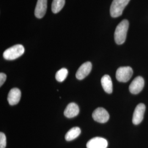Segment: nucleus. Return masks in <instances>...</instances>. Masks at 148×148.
Instances as JSON below:
<instances>
[{
    "label": "nucleus",
    "mask_w": 148,
    "mask_h": 148,
    "mask_svg": "<svg viewBox=\"0 0 148 148\" xmlns=\"http://www.w3.org/2000/svg\"><path fill=\"white\" fill-rule=\"evenodd\" d=\"M129 22L126 19L123 20L117 26L114 34V38L117 45H122L125 42Z\"/></svg>",
    "instance_id": "1"
},
{
    "label": "nucleus",
    "mask_w": 148,
    "mask_h": 148,
    "mask_svg": "<svg viewBox=\"0 0 148 148\" xmlns=\"http://www.w3.org/2000/svg\"><path fill=\"white\" fill-rule=\"evenodd\" d=\"M25 52V49L21 45H16L7 49L3 54V58L8 60H13L18 58Z\"/></svg>",
    "instance_id": "2"
},
{
    "label": "nucleus",
    "mask_w": 148,
    "mask_h": 148,
    "mask_svg": "<svg viewBox=\"0 0 148 148\" xmlns=\"http://www.w3.org/2000/svg\"><path fill=\"white\" fill-rule=\"evenodd\" d=\"M130 0H113L110 7V15L113 18H117L122 14V12Z\"/></svg>",
    "instance_id": "3"
},
{
    "label": "nucleus",
    "mask_w": 148,
    "mask_h": 148,
    "mask_svg": "<svg viewBox=\"0 0 148 148\" xmlns=\"http://www.w3.org/2000/svg\"><path fill=\"white\" fill-rule=\"evenodd\" d=\"M133 69L130 66H122L117 70L116 79L121 82H127L132 76Z\"/></svg>",
    "instance_id": "4"
},
{
    "label": "nucleus",
    "mask_w": 148,
    "mask_h": 148,
    "mask_svg": "<svg viewBox=\"0 0 148 148\" xmlns=\"http://www.w3.org/2000/svg\"><path fill=\"white\" fill-rule=\"evenodd\" d=\"M92 117L95 121L104 123L109 120V114L105 109L103 108H98L93 111Z\"/></svg>",
    "instance_id": "5"
},
{
    "label": "nucleus",
    "mask_w": 148,
    "mask_h": 148,
    "mask_svg": "<svg viewBox=\"0 0 148 148\" xmlns=\"http://www.w3.org/2000/svg\"><path fill=\"white\" fill-rule=\"evenodd\" d=\"M144 80L141 76H138L133 80L132 82L130 85L129 90L130 92L134 95L139 93L144 88Z\"/></svg>",
    "instance_id": "6"
},
{
    "label": "nucleus",
    "mask_w": 148,
    "mask_h": 148,
    "mask_svg": "<svg viewBox=\"0 0 148 148\" xmlns=\"http://www.w3.org/2000/svg\"><path fill=\"white\" fill-rule=\"evenodd\" d=\"M145 111V106L143 104H139L136 108L133 115V123L139 125L143 121L144 112Z\"/></svg>",
    "instance_id": "7"
},
{
    "label": "nucleus",
    "mask_w": 148,
    "mask_h": 148,
    "mask_svg": "<svg viewBox=\"0 0 148 148\" xmlns=\"http://www.w3.org/2000/svg\"><path fill=\"white\" fill-rule=\"evenodd\" d=\"M108 143L105 138L101 137H95L87 143V148H107Z\"/></svg>",
    "instance_id": "8"
},
{
    "label": "nucleus",
    "mask_w": 148,
    "mask_h": 148,
    "mask_svg": "<svg viewBox=\"0 0 148 148\" xmlns=\"http://www.w3.org/2000/svg\"><path fill=\"white\" fill-rule=\"evenodd\" d=\"M92 68V65L90 62H87L82 64L76 72V77L79 80L85 79L90 73Z\"/></svg>",
    "instance_id": "9"
},
{
    "label": "nucleus",
    "mask_w": 148,
    "mask_h": 148,
    "mask_svg": "<svg viewBox=\"0 0 148 148\" xmlns=\"http://www.w3.org/2000/svg\"><path fill=\"white\" fill-rule=\"evenodd\" d=\"M47 7V0H37L35 10V16L38 18H42L46 14Z\"/></svg>",
    "instance_id": "10"
},
{
    "label": "nucleus",
    "mask_w": 148,
    "mask_h": 148,
    "mask_svg": "<svg viewBox=\"0 0 148 148\" xmlns=\"http://www.w3.org/2000/svg\"><path fill=\"white\" fill-rule=\"evenodd\" d=\"M21 98V91L18 88L11 89L8 93L7 100L11 106L17 104Z\"/></svg>",
    "instance_id": "11"
},
{
    "label": "nucleus",
    "mask_w": 148,
    "mask_h": 148,
    "mask_svg": "<svg viewBox=\"0 0 148 148\" xmlns=\"http://www.w3.org/2000/svg\"><path fill=\"white\" fill-rule=\"evenodd\" d=\"M79 109L78 106L75 103H71L66 106L64 112L65 116L68 118H73L79 114Z\"/></svg>",
    "instance_id": "12"
},
{
    "label": "nucleus",
    "mask_w": 148,
    "mask_h": 148,
    "mask_svg": "<svg viewBox=\"0 0 148 148\" xmlns=\"http://www.w3.org/2000/svg\"><path fill=\"white\" fill-rule=\"evenodd\" d=\"M101 84L106 93L110 94L112 92V82L109 75H104L101 79Z\"/></svg>",
    "instance_id": "13"
},
{
    "label": "nucleus",
    "mask_w": 148,
    "mask_h": 148,
    "mask_svg": "<svg viewBox=\"0 0 148 148\" xmlns=\"http://www.w3.org/2000/svg\"><path fill=\"white\" fill-rule=\"evenodd\" d=\"M81 134V130L79 127H75L71 128L68 132L66 133L65 138L66 141L73 140L79 136Z\"/></svg>",
    "instance_id": "14"
},
{
    "label": "nucleus",
    "mask_w": 148,
    "mask_h": 148,
    "mask_svg": "<svg viewBox=\"0 0 148 148\" xmlns=\"http://www.w3.org/2000/svg\"><path fill=\"white\" fill-rule=\"evenodd\" d=\"M65 3V0H53L52 4V11L53 13H58L62 10Z\"/></svg>",
    "instance_id": "15"
},
{
    "label": "nucleus",
    "mask_w": 148,
    "mask_h": 148,
    "mask_svg": "<svg viewBox=\"0 0 148 148\" xmlns=\"http://www.w3.org/2000/svg\"><path fill=\"white\" fill-rule=\"evenodd\" d=\"M68 70L66 68H62L58 70L56 74V79L60 82L64 81L67 77Z\"/></svg>",
    "instance_id": "16"
},
{
    "label": "nucleus",
    "mask_w": 148,
    "mask_h": 148,
    "mask_svg": "<svg viewBox=\"0 0 148 148\" xmlns=\"http://www.w3.org/2000/svg\"><path fill=\"white\" fill-rule=\"evenodd\" d=\"M6 137L3 132L0 133V148H5L6 147Z\"/></svg>",
    "instance_id": "17"
},
{
    "label": "nucleus",
    "mask_w": 148,
    "mask_h": 148,
    "mask_svg": "<svg viewBox=\"0 0 148 148\" xmlns=\"http://www.w3.org/2000/svg\"><path fill=\"white\" fill-rule=\"evenodd\" d=\"M6 78H7L6 75L3 73H1L0 74V86L1 87L5 83Z\"/></svg>",
    "instance_id": "18"
}]
</instances>
